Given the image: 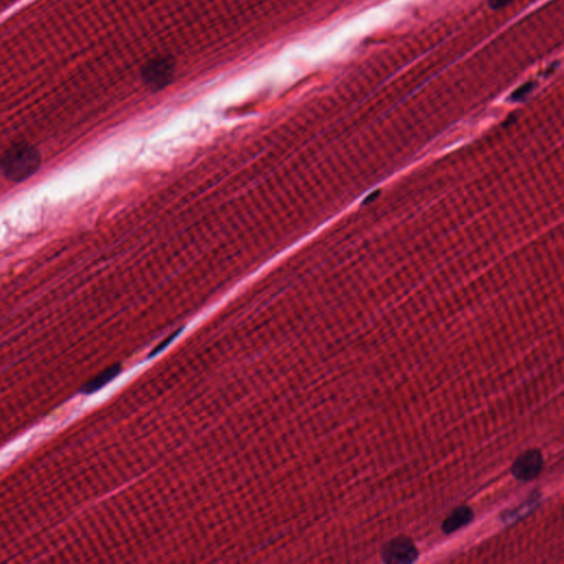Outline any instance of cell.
<instances>
[{
  "mask_svg": "<svg viewBox=\"0 0 564 564\" xmlns=\"http://www.w3.org/2000/svg\"><path fill=\"white\" fill-rule=\"evenodd\" d=\"M40 152L27 142H16L4 152L0 169L11 182H23L38 172Z\"/></svg>",
  "mask_w": 564,
  "mask_h": 564,
  "instance_id": "obj_1",
  "label": "cell"
},
{
  "mask_svg": "<svg viewBox=\"0 0 564 564\" xmlns=\"http://www.w3.org/2000/svg\"><path fill=\"white\" fill-rule=\"evenodd\" d=\"M544 453L538 448H528L520 452L511 462L510 474L519 482H532L538 479L544 469Z\"/></svg>",
  "mask_w": 564,
  "mask_h": 564,
  "instance_id": "obj_2",
  "label": "cell"
},
{
  "mask_svg": "<svg viewBox=\"0 0 564 564\" xmlns=\"http://www.w3.org/2000/svg\"><path fill=\"white\" fill-rule=\"evenodd\" d=\"M379 553L381 561L391 564L413 563L418 560L420 554L415 540L405 534H400L384 542Z\"/></svg>",
  "mask_w": 564,
  "mask_h": 564,
  "instance_id": "obj_3",
  "label": "cell"
},
{
  "mask_svg": "<svg viewBox=\"0 0 564 564\" xmlns=\"http://www.w3.org/2000/svg\"><path fill=\"white\" fill-rule=\"evenodd\" d=\"M173 75V64L166 58L149 61L142 70V76L148 85L154 88H162L169 83Z\"/></svg>",
  "mask_w": 564,
  "mask_h": 564,
  "instance_id": "obj_4",
  "label": "cell"
},
{
  "mask_svg": "<svg viewBox=\"0 0 564 564\" xmlns=\"http://www.w3.org/2000/svg\"><path fill=\"white\" fill-rule=\"evenodd\" d=\"M475 513L471 506L466 504L456 505L444 516L441 522V530L444 534H451L464 527L469 526L474 520Z\"/></svg>",
  "mask_w": 564,
  "mask_h": 564,
  "instance_id": "obj_5",
  "label": "cell"
},
{
  "mask_svg": "<svg viewBox=\"0 0 564 564\" xmlns=\"http://www.w3.org/2000/svg\"><path fill=\"white\" fill-rule=\"evenodd\" d=\"M119 370H121V367H119L118 365H115L113 366V367L109 368V369H106L105 372L99 374V376H96V377L94 378V379H92L90 383H87L85 386H84V393H94V391H96L97 389H99V388L105 386L106 384H109V381L113 379V378H115L117 375H118Z\"/></svg>",
  "mask_w": 564,
  "mask_h": 564,
  "instance_id": "obj_6",
  "label": "cell"
},
{
  "mask_svg": "<svg viewBox=\"0 0 564 564\" xmlns=\"http://www.w3.org/2000/svg\"><path fill=\"white\" fill-rule=\"evenodd\" d=\"M536 82H527L524 85L517 88L516 91L510 96L511 101L520 102L526 99L527 96L530 95L536 88Z\"/></svg>",
  "mask_w": 564,
  "mask_h": 564,
  "instance_id": "obj_7",
  "label": "cell"
},
{
  "mask_svg": "<svg viewBox=\"0 0 564 564\" xmlns=\"http://www.w3.org/2000/svg\"><path fill=\"white\" fill-rule=\"evenodd\" d=\"M515 0H489V6L491 11H499L510 5Z\"/></svg>",
  "mask_w": 564,
  "mask_h": 564,
  "instance_id": "obj_8",
  "label": "cell"
}]
</instances>
